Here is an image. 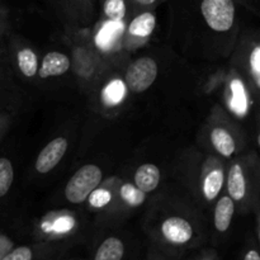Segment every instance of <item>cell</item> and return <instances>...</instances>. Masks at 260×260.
<instances>
[{
	"label": "cell",
	"mask_w": 260,
	"mask_h": 260,
	"mask_svg": "<svg viewBox=\"0 0 260 260\" xmlns=\"http://www.w3.org/2000/svg\"><path fill=\"white\" fill-rule=\"evenodd\" d=\"M200 10L208 27L216 32L230 30L235 22V0H201Z\"/></svg>",
	"instance_id": "obj_1"
},
{
	"label": "cell",
	"mask_w": 260,
	"mask_h": 260,
	"mask_svg": "<svg viewBox=\"0 0 260 260\" xmlns=\"http://www.w3.org/2000/svg\"><path fill=\"white\" fill-rule=\"evenodd\" d=\"M102 182V170L96 165H84L71 177L65 188V196L71 203H83Z\"/></svg>",
	"instance_id": "obj_2"
},
{
	"label": "cell",
	"mask_w": 260,
	"mask_h": 260,
	"mask_svg": "<svg viewBox=\"0 0 260 260\" xmlns=\"http://www.w3.org/2000/svg\"><path fill=\"white\" fill-rule=\"evenodd\" d=\"M157 76V63L150 57L134 61L126 73V81L134 93H142L152 85Z\"/></svg>",
	"instance_id": "obj_3"
},
{
	"label": "cell",
	"mask_w": 260,
	"mask_h": 260,
	"mask_svg": "<svg viewBox=\"0 0 260 260\" xmlns=\"http://www.w3.org/2000/svg\"><path fill=\"white\" fill-rule=\"evenodd\" d=\"M68 150V140L57 137L43 147L36 161V170L41 174H46L60 162Z\"/></svg>",
	"instance_id": "obj_4"
},
{
	"label": "cell",
	"mask_w": 260,
	"mask_h": 260,
	"mask_svg": "<svg viewBox=\"0 0 260 260\" xmlns=\"http://www.w3.org/2000/svg\"><path fill=\"white\" fill-rule=\"evenodd\" d=\"M162 235L174 244H185L192 239L193 229L187 220L182 217H170L161 226Z\"/></svg>",
	"instance_id": "obj_5"
},
{
	"label": "cell",
	"mask_w": 260,
	"mask_h": 260,
	"mask_svg": "<svg viewBox=\"0 0 260 260\" xmlns=\"http://www.w3.org/2000/svg\"><path fill=\"white\" fill-rule=\"evenodd\" d=\"M69 69H70V60L68 56L61 52H48L43 57L38 74H40V78L46 79L51 76L62 75Z\"/></svg>",
	"instance_id": "obj_6"
},
{
	"label": "cell",
	"mask_w": 260,
	"mask_h": 260,
	"mask_svg": "<svg viewBox=\"0 0 260 260\" xmlns=\"http://www.w3.org/2000/svg\"><path fill=\"white\" fill-rule=\"evenodd\" d=\"M123 29L124 24L122 20H119V22H116V20H108V22H106L102 25L101 30L95 36L96 46L103 51L111 50L116 45L118 38L122 36Z\"/></svg>",
	"instance_id": "obj_7"
},
{
	"label": "cell",
	"mask_w": 260,
	"mask_h": 260,
	"mask_svg": "<svg viewBox=\"0 0 260 260\" xmlns=\"http://www.w3.org/2000/svg\"><path fill=\"white\" fill-rule=\"evenodd\" d=\"M160 182V170L154 164H144L136 170L135 174V183L139 189L145 193L152 192L156 189Z\"/></svg>",
	"instance_id": "obj_8"
},
{
	"label": "cell",
	"mask_w": 260,
	"mask_h": 260,
	"mask_svg": "<svg viewBox=\"0 0 260 260\" xmlns=\"http://www.w3.org/2000/svg\"><path fill=\"white\" fill-rule=\"evenodd\" d=\"M234 211H235V206L230 197H222L218 201L215 211V226L218 231L223 233L230 228Z\"/></svg>",
	"instance_id": "obj_9"
},
{
	"label": "cell",
	"mask_w": 260,
	"mask_h": 260,
	"mask_svg": "<svg viewBox=\"0 0 260 260\" xmlns=\"http://www.w3.org/2000/svg\"><path fill=\"white\" fill-rule=\"evenodd\" d=\"M230 198L234 201H241L245 197L246 193V182L244 177L243 169L239 164H235L230 170L228 183Z\"/></svg>",
	"instance_id": "obj_10"
},
{
	"label": "cell",
	"mask_w": 260,
	"mask_h": 260,
	"mask_svg": "<svg viewBox=\"0 0 260 260\" xmlns=\"http://www.w3.org/2000/svg\"><path fill=\"white\" fill-rule=\"evenodd\" d=\"M156 25V18L151 12H144L137 15L129 23L128 30L132 36L137 37H147L152 33Z\"/></svg>",
	"instance_id": "obj_11"
},
{
	"label": "cell",
	"mask_w": 260,
	"mask_h": 260,
	"mask_svg": "<svg viewBox=\"0 0 260 260\" xmlns=\"http://www.w3.org/2000/svg\"><path fill=\"white\" fill-rule=\"evenodd\" d=\"M123 254V243L117 238H108L99 246L94 260H122Z\"/></svg>",
	"instance_id": "obj_12"
},
{
	"label": "cell",
	"mask_w": 260,
	"mask_h": 260,
	"mask_svg": "<svg viewBox=\"0 0 260 260\" xmlns=\"http://www.w3.org/2000/svg\"><path fill=\"white\" fill-rule=\"evenodd\" d=\"M211 141H212L215 149L226 157H230L236 149L233 136L223 128L213 129L212 134H211Z\"/></svg>",
	"instance_id": "obj_13"
},
{
	"label": "cell",
	"mask_w": 260,
	"mask_h": 260,
	"mask_svg": "<svg viewBox=\"0 0 260 260\" xmlns=\"http://www.w3.org/2000/svg\"><path fill=\"white\" fill-rule=\"evenodd\" d=\"M231 109L235 112L238 116H244L248 111V98H246L245 88L244 84L239 79H235L231 83Z\"/></svg>",
	"instance_id": "obj_14"
},
{
	"label": "cell",
	"mask_w": 260,
	"mask_h": 260,
	"mask_svg": "<svg viewBox=\"0 0 260 260\" xmlns=\"http://www.w3.org/2000/svg\"><path fill=\"white\" fill-rule=\"evenodd\" d=\"M17 58L18 66H19L23 75L27 76V78H32V76H35L36 74H37V55H36L30 48H23V50H20L19 52H18Z\"/></svg>",
	"instance_id": "obj_15"
},
{
	"label": "cell",
	"mask_w": 260,
	"mask_h": 260,
	"mask_svg": "<svg viewBox=\"0 0 260 260\" xmlns=\"http://www.w3.org/2000/svg\"><path fill=\"white\" fill-rule=\"evenodd\" d=\"M124 95H126V86H124L123 81L118 80V79L112 80L103 90L104 103L108 104V106L119 104L123 101Z\"/></svg>",
	"instance_id": "obj_16"
},
{
	"label": "cell",
	"mask_w": 260,
	"mask_h": 260,
	"mask_svg": "<svg viewBox=\"0 0 260 260\" xmlns=\"http://www.w3.org/2000/svg\"><path fill=\"white\" fill-rule=\"evenodd\" d=\"M223 185V172L221 169H216L207 175L203 184V192L208 201H213Z\"/></svg>",
	"instance_id": "obj_17"
},
{
	"label": "cell",
	"mask_w": 260,
	"mask_h": 260,
	"mask_svg": "<svg viewBox=\"0 0 260 260\" xmlns=\"http://www.w3.org/2000/svg\"><path fill=\"white\" fill-rule=\"evenodd\" d=\"M103 10L109 20H123L127 13L126 0H104Z\"/></svg>",
	"instance_id": "obj_18"
},
{
	"label": "cell",
	"mask_w": 260,
	"mask_h": 260,
	"mask_svg": "<svg viewBox=\"0 0 260 260\" xmlns=\"http://www.w3.org/2000/svg\"><path fill=\"white\" fill-rule=\"evenodd\" d=\"M14 179V170L12 162L5 157L0 159V198L9 192Z\"/></svg>",
	"instance_id": "obj_19"
},
{
	"label": "cell",
	"mask_w": 260,
	"mask_h": 260,
	"mask_svg": "<svg viewBox=\"0 0 260 260\" xmlns=\"http://www.w3.org/2000/svg\"><path fill=\"white\" fill-rule=\"evenodd\" d=\"M121 197L123 198V201H126L129 206H141L145 202V198H146V193L144 190L139 189L137 187L132 184H123L121 188Z\"/></svg>",
	"instance_id": "obj_20"
},
{
	"label": "cell",
	"mask_w": 260,
	"mask_h": 260,
	"mask_svg": "<svg viewBox=\"0 0 260 260\" xmlns=\"http://www.w3.org/2000/svg\"><path fill=\"white\" fill-rule=\"evenodd\" d=\"M111 198H112L111 193L106 189H98V190L94 189L93 192L89 194V201H90V205L93 206V207H96V208L104 207V206L108 205V203L111 202Z\"/></svg>",
	"instance_id": "obj_21"
},
{
	"label": "cell",
	"mask_w": 260,
	"mask_h": 260,
	"mask_svg": "<svg viewBox=\"0 0 260 260\" xmlns=\"http://www.w3.org/2000/svg\"><path fill=\"white\" fill-rule=\"evenodd\" d=\"M2 260H32V251L29 248L20 246L7 254Z\"/></svg>",
	"instance_id": "obj_22"
},
{
	"label": "cell",
	"mask_w": 260,
	"mask_h": 260,
	"mask_svg": "<svg viewBox=\"0 0 260 260\" xmlns=\"http://www.w3.org/2000/svg\"><path fill=\"white\" fill-rule=\"evenodd\" d=\"M250 66L251 71L254 74V80H255L256 85L260 84V47L259 46H255V48L253 50L250 55Z\"/></svg>",
	"instance_id": "obj_23"
},
{
	"label": "cell",
	"mask_w": 260,
	"mask_h": 260,
	"mask_svg": "<svg viewBox=\"0 0 260 260\" xmlns=\"http://www.w3.org/2000/svg\"><path fill=\"white\" fill-rule=\"evenodd\" d=\"M74 228V220L71 217H68V216H63V217H60L58 220L55 221L52 226V230L56 231V233H68L71 229Z\"/></svg>",
	"instance_id": "obj_24"
},
{
	"label": "cell",
	"mask_w": 260,
	"mask_h": 260,
	"mask_svg": "<svg viewBox=\"0 0 260 260\" xmlns=\"http://www.w3.org/2000/svg\"><path fill=\"white\" fill-rule=\"evenodd\" d=\"M134 3H136L140 7H151L155 3H157L159 0H132Z\"/></svg>",
	"instance_id": "obj_25"
},
{
	"label": "cell",
	"mask_w": 260,
	"mask_h": 260,
	"mask_svg": "<svg viewBox=\"0 0 260 260\" xmlns=\"http://www.w3.org/2000/svg\"><path fill=\"white\" fill-rule=\"evenodd\" d=\"M244 260H260L259 253L256 250H250L248 254H246L245 259Z\"/></svg>",
	"instance_id": "obj_26"
}]
</instances>
